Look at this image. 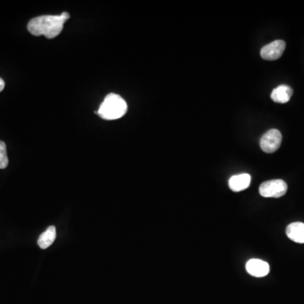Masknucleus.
Segmentation results:
<instances>
[{
  "label": "nucleus",
  "mask_w": 304,
  "mask_h": 304,
  "mask_svg": "<svg viewBox=\"0 0 304 304\" xmlns=\"http://www.w3.org/2000/svg\"><path fill=\"white\" fill-rule=\"evenodd\" d=\"M70 17V14L67 12L58 15H42L30 20L28 23L27 29L33 36H44L53 39L62 32L64 23Z\"/></svg>",
  "instance_id": "obj_1"
},
{
  "label": "nucleus",
  "mask_w": 304,
  "mask_h": 304,
  "mask_svg": "<svg viewBox=\"0 0 304 304\" xmlns=\"http://www.w3.org/2000/svg\"><path fill=\"white\" fill-rule=\"evenodd\" d=\"M128 105L120 96L110 93L106 96L102 103L97 114L105 120H115L125 115Z\"/></svg>",
  "instance_id": "obj_2"
},
{
  "label": "nucleus",
  "mask_w": 304,
  "mask_h": 304,
  "mask_svg": "<svg viewBox=\"0 0 304 304\" xmlns=\"http://www.w3.org/2000/svg\"><path fill=\"white\" fill-rule=\"evenodd\" d=\"M287 184L282 179L264 182L259 186V194L265 198H280L286 194Z\"/></svg>",
  "instance_id": "obj_3"
},
{
  "label": "nucleus",
  "mask_w": 304,
  "mask_h": 304,
  "mask_svg": "<svg viewBox=\"0 0 304 304\" xmlns=\"http://www.w3.org/2000/svg\"><path fill=\"white\" fill-rule=\"evenodd\" d=\"M282 133L277 129L267 131L260 140V147L265 153H274L282 145Z\"/></svg>",
  "instance_id": "obj_4"
},
{
  "label": "nucleus",
  "mask_w": 304,
  "mask_h": 304,
  "mask_svg": "<svg viewBox=\"0 0 304 304\" xmlns=\"http://www.w3.org/2000/svg\"><path fill=\"white\" fill-rule=\"evenodd\" d=\"M285 49H286V43L284 41H274L262 48L260 55L264 60H277L282 57Z\"/></svg>",
  "instance_id": "obj_5"
},
{
  "label": "nucleus",
  "mask_w": 304,
  "mask_h": 304,
  "mask_svg": "<svg viewBox=\"0 0 304 304\" xmlns=\"http://www.w3.org/2000/svg\"><path fill=\"white\" fill-rule=\"evenodd\" d=\"M246 271L252 277H264L269 274V265L261 259H250L247 262Z\"/></svg>",
  "instance_id": "obj_6"
},
{
  "label": "nucleus",
  "mask_w": 304,
  "mask_h": 304,
  "mask_svg": "<svg viewBox=\"0 0 304 304\" xmlns=\"http://www.w3.org/2000/svg\"><path fill=\"white\" fill-rule=\"evenodd\" d=\"M251 184V176L248 174L235 175L229 179V187L233 192L243 191Z\"/></svg>",
  "instance_id": "obj_7"
},
{
  "label": "nucleus",
  "mask_w": 304,
  "mask_h": 304,
  "mask_svg": "<svg viewBox=\"0 0 304 304\" xmlns=\"http://www.w3.org/2000/svg\"><path fill=\"white\" fill-rule=\"evenodd\" d=\"M292 94H293V90L289 86L281 85L272 91L271 97L275 103L284 104L290 101Z\"/></svg>",
  "instance_id": "obj_8"
},
{
  "label": "nucleus",
  "mask_w": 304,
  "mask_h": 304,
  "mask_svg": "<svg viewBox=\"0 0 304 304\" xmlns=\"http://www.w3.org/2000/svg\"><path fill=\"white\" fill-rule=\"evenodd\" d=\"M287 235L292 241L304 244V223L293 222L287 227Z\"/></svg>",
  "instance_id": "obj_9"
},
{
  "label": "nucleus",
  "mask_w": 304,
  "mask_h": 304,
  "mask_svg": "<svg viewBox=\"0 0 304 304\" xmlns=\"http://www.w3.org/2000/svg\"><path fill=\"white\" fill-rule=\"evenodd\" d=\"M56 239L55 226H51L38 239V244L41 249H48L53 244Z\"/></svg>",
  "instance_id": "obj_10"
},
{
  "label": "nucleus",
  "mask_w": 304,
  "mask_h": 304,
  "mask_svg": "<svg viewBox=\"0 0 304 304\" xmlns=\"http://www.w3.org/2000/svg\"><path fill=\"white\" fill-rule=\"evenodd\" d=\"M9 164L7 156V150L5 142L0 141V169H5Z\"/></svg>",
  "instance_id": "obj_11"
},
{
  "label": "nucleus",
  "mask_w": 304,
  "mask_h": 304,
  "mask_svg": "<svg viewBox=\"0 0 304 304\" xmlns=\"http://www.w3.org/2000/svg\"><path fill=\"white\" fill-rule=\"evenodd\" d=\"M5 83L2 78H0V92L5 89Z\"/></svg>",
  "instance_id": "obj_12"
}]
</instances>
